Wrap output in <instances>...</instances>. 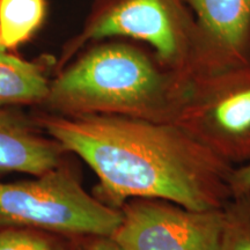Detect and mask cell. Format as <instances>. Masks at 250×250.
Wrapping results in <instances>:
<instances>
[{"instance_id":"obj_1","label":"cell","mask_w":250,"mask_h":250,"mask_svg":"<svg viewBox=\"0 0 250 250\" xmlns=\"http://www.w3.org/2000/svg\"><path fill=\"white\" fill-rule=\"evenodd\" d=\"M50 136L98 175L114 205L158 198L190 210H220L232 198L233 166L166 121L81 115L45 122Z\"/></svg>"},{"instance_id":"obj_2","label":"cell","mask_w":250,"mask_h":250,"mask_svg":"<svg viewBox=\"0 0 250 250\" xmlns=\"http://www.w3.org/2000/svg\"><path fill=\"white\" fill-rule=\"evenodd\" d=\"M183 71L125 42L95 45L50 83L45 102L66 112L168 122Z\"/></svg>"},{"instance_id":"obj_3","label":"cell","mask_w":250,"mask_h":250,"mask_svg":"<svg viewBox=\"0 0 250 250\" xmlns=\"http://www.w3.org/2000/svg\"><path fill=\"white\" fill-rule=\"evenodd\" d=\"M168 122L233 167L250 162V59L187 71Z\"/></svg>"},{"instance_id":"obj_4","label":"cell","mask_w":250,"mask_h":250,"mask_svg":"<svg viewBox=\"0 0 250 250\" xmlns=\"http://www.w3.org/2000/svg\"><path fill=\"white\" fill-rule=\"evenodd\" d=\"M112 37L146 43L162 64L179 71L195 66L201 48L196 20L183 0H92L83 29L62 58Z\"/></svg>"},{"instance_id":"obj_5","label":"cell","mask_w":250,"mask_h":250,"mask_svg":"<svg viewBox=\"0 0 250 250\" xmlns=\"http://www.w3.org/2000/svg\"><path fill=\"white\" fill-rule=\"evenodd\" d=\"M122 220V211L87 193L64 169L55 168L36 180L0 183V227L111 237Z\"/></svg>"},{"instance_id":"obj_6","label":"cell","mask_w":250,"mask_h":250,"mask_svg":"<svg viewBox=\"0 0 250 250\" xmlns=\"http://www.w3.org/2000/svg\"><path fill=\"white\" fill-rule=\"evenodd\" d=\"M112 239L123 250H220L224 211L190 210L158 198H134Z\"/></svg>"},{"instance_id":"obj_7","label":"cell","mask_w":250,"mask_h":250,"mask_svg":"<svg viewBox=\"0 0 250 250\" xmlns=\"http://www.w3.org/2000/svg\"><path fill=\"white\" fill-rule=\"evenodd\" d=\"M201 36L199 62L230 64L250 59V0H183Z\"/></svg>"},{"instance_id":"obj_8","label":"cell","mask_w":250,"mask_h":250,"mask_svg":"<svg viewBox=\"0 0 250 250\" xmlns=\"http://www.w3.org/2000/svg\"><path fill=\"white\" fill-rule=\"evenodd\" d=\"M58 165L59 153L54 144L40 138L17 116L0 108V174L17 171L37 176Z\"/></svg>"},{"instance_id":"obj_9","label":"cell","mask_w":250,"mask_h":250,"mask_svg":"<svg viewBox=\"0 0 250 250\" xmlns=\"http://www.w3.org/2000/svg\"><path fill=\"white\" fill-rule=\"evenodd\" d=\"M49 92L50 83L36 64L0 52V108L43 102Z\"/></svg>"},{"instance_id":"obj_10","label":"cell","mask_w":250,"mask_h":250,"mask_svg":"<svg viewBox=\"0 0 250 250\" xmlns=\"http://www.w3.org/2000/svg\"><path fill=\"white\" fill-rule=\"evenodd\" d=\"M46 0H0V40L13 49L29 40L42 26Z\"/></svg>"},{"instance_id":"obj_11","label":"cell","mask_w":250,"mask_h":250,"mask_svg":"<svg viewBox=\"0 0 250 250\" xmlns=\"http://www.w3.org/2000/svg\"><path fill=\"white\" fill-rule=\"evenodd\" d=\"M223 211L220 250H250V190L232 197Z\"/></svg>"},{"instance_id":"obj_12","label":"cell","mask_w":250,"mask_h":250,"mask_svg":"<svg viewBox=\"0 0 250 250\" xmlns=\"http://www.w3.org/2000/svg\"><path fill=\"white\" fill-rule=\"evenodd\" d=\"M0 250H61L48 239L29 230L7 228L0 230Z\"/></svg>"},{"instance_id":"obj_13","label":"cell","mask_w":250,"mask_h":250,"mask_svg":"<svg viewBox=\"0 0 250 250\" xmlns=\"http://www.w3.org/2000/svg\"><path fill=\"white\" fill-rule=\"evenodd\" d=\"M230 190L232 197L241 195L250 190V162L234 167L230 174Z\"/></svg>"},{"instance_id":"obj_14","label":"cell","mask_w":250,"mask_h":250,"mask_svg":"<svg viewBox=\"0 0 250 250\" xmlns=\"http://www.w3.org/2000/svg\"><path fill=\"white\" fill-rule=\"evenodd\" d=\"M87 250H123L122 247L110 236H99Z\"/></svg>"},{"instance_id":"obj_15","label":"cell","mask_w":250,"mask_h":250,"mask_svg":"<svg viewBox=\"0 0 250 250\" xmlns=\"http://www.w3.org/2000/svg\"><path fill=\"white\" fill-rule=\"evenodd\" d=\"M5 51H7V49L5 48V45L2 44L1 40H0V52H5Z\"/></svg>"}]
</instances>
